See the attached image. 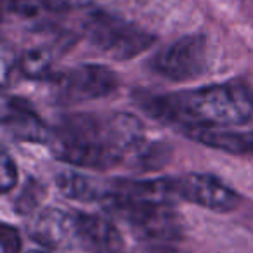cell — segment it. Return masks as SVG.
Instances as JSON below:
<instances>
[{
    "label": "cell",
    "mask_w": 253,
    "mask_h": 253,
    "mask_svg": "<svg viewBox=\"0 0 253 253\" xmlns=\"http://www.w3.org/2000/svg\"><path fill=\"white\" fill-rule=\"evenodd\" d=\"M144 139L142 125L130 115L109 118L82 115L50 134L47 144L57 160L92 170H109L130 156Z\"/></svg>",
    "instance_id": "1"
},
{
    "label": "cell",
    "mask_w": 253,
    "mask_h": 253,
    "mask_svg": "<svg viewBox=\"0 0 253 253\" xmlns=\"http://www.w3.org/2000/svg\"><path fill=\"white\" fill-rule=\"evenodd\" d=\"M148 109L155 118L175 123L186 132L236 128L253 120V94L239 84H220L153 97Z\"/></svg>",
    "instance_id": "2"
},
{
    "label": "cell",
    "mask_w": 253,
    "mask_h": 253,
    "mask_svg": "<svg viewBox=\"0 0 253 253\" xmlns=\"http://www.w3.org/2000/svg\"><path fill=\"white\" fill-rule=\"evenodd\" d=\"M102 201L111 213L130 225L132 232L139 238L148 241H172L180 238L182 222L173 210V203L128 196L111 187Z\"/></svg>",
    "instance_id": "3"
},
{
    "label": "cell",
    "mask_w": 253,
    "mask_h": 253,
    "mask_svg": "<svg viewBox=\"0 0 253 253\" xmlns=\"http://www.w3.org/2000/svg\"><path fill=\"white\" fill-rule=\"evenodd\" d=\"M85 33L97 49L115 59H132L151 47L155 37L116 16L95 12L85 23Z\"/></svg>",
    "instance_id": "4"
},
{
    "label": "cell",
    "mask_w": 253,
    "mask_h": 253,
    "mask_svg": "<svg viewBox=\"0 0 253 253\" xmlns=\"http://www.w3.org/2000/svg\"><path fill=\"white\" fill-rule=\"evenodd\" d=\"M208 42L203 35H187L167 47L155 59V70L175 82H186L205 73Z\"/></svg>",
    "instance_id": "5"
},
{
    "label": "cell",
    "mask_w": 253,
    "mask_h": 253,
    "mask_svg": "<svg viewBox=\"0 0 253 253\" xmlns=\"http://www.w3.org/2000/svg\"><path fill=\"white\" fill-rule=\"evenodd\" d=\"M116 85L118 78L115 71L101 64H84L54 78L57 97L68 102L101 99L115 92Z\"/></svg>",
    "instance_id": "6"
},
{
    "label": "cell",
    "mask_w": 253,
    "mask_h": 253,
    "mask_svg": "<svg viewBox=\"0 0 253 253\" xmlns=\"http://www.w3.org/2000/svg\"><path fill=\"white\" fill-rule=\"evenodd\" d=\"M175 196L208 210L227 213L238 208L239 194L208 173H187L173 179Z\"/></svg>",
    "instance_id": "7"
},
{
    "label": "cell",
    "mask_w": 253,
    "mask_h": 253,
    "mask_svg": "<svg viewBox=\"0 0 253 253\" xmlns=\"http://www.w3.org/2000/svg\"><path fill=\"white\" fill-rule=\"evenodd\" d=\"M30 236L47 248H63L78 239L75 213L57 208L42 210L30 225Z\"/></svg>",
    "instance_id": "8"
},
{
    "label": "cell",
    "mask_w": 253,
    "mask_h": 253,
    "mask_svg": "<svg viewBox=\"0 0 253 253\" xmlns=\"http://www.w3.org/2000/svg\"><path fill=\"white\" fill-rule=\"evenodd\" d=\"M2 123L11 130L14 137L30 142H49L52 132L43 125L32 106L18 97L4 99V111H2Z\"/></svg>",
    "instance_id": "9"
},
{
    "label": "cell",
    "mask_w": 253,
    "mask_h": 253,
    "mask_svg": "<svg viewBox=\"0 0 253 253\" xmlns=\"http://www.w3.org/2000/svg\"><path fill=\"white\" fill-rule=\"evenodd\" d=\"M77 236L94 253H122L123 239L109 218L90 213H75Z\"/></svg>",
    "instance_id": "10"
},
{
    "label": "cell",
    "mask_w": 253,
    "mask_h": 253,
    "mask_svg": "<svg viewBox=\"0 0 253 253\" xmlns=\"http://www.w3.org/2000/svg\"><path fill=\"white\" fill-rule=\"evenodd\" d=\"M189 135L198 142L231 155H253V132L234 128H201Z\"/></svg>",
    "instance_id": "11"
},
{
    "label": "cell",
    "mask_w": 253,
    "mask_h": 253,
    "mask_svg": "<svg viewBox=\"0 0 253 253\" xmlns=\"http://www.w3.org/2000/svg\"><path fill=\"white\" fill-rule=\"evenodd\" d=\"M56 184L64 196L77 201H102L109 193V189H102L95 179L77 172H61L56 177Z\"/></svg>",
    "instance_id": "12"
},
{
    "label": "cell",
    "mask_w": 253,
    "mask_h": 253,
    "mask_svg": "<svg viewBox=\"0 0 253 253\" xmlns=\"http://www.w3.org/2000/svg\"><path fill=\"white\" fill-rule=\"evenodd\" d=\"M132 162L137 169L155 170L162 169L170 160V148L165 142H146V139L132 151Z\"/></svg>",
    "instance_id": "13"
},
{
    "label": "cell",
    "mask_w": 253,
    "mask_h": 253,
    "mask_svg": "<svg viewBox=\"0 0 253 253\" xmlns=\"http://www.w3.org/2000/svg\"><path fill=\"white\" fill-rule=\"evenodd\" d=\"M52 66V54L45 47H33L26 50L19 59V68L23 75L33 80H42L47 78Z\"/></svg>",
    "instance_id": "14"
},
{
    "label": "cell",
    "mask_w": 253,
    "mask_h": 253,
    "mask_svg": "<svg viewBox=\"0 0 253 253\" xmlns=\"http://www.w3.org/2000/svg\"><path fill=\"white\" fill-rule=\"evenodd\" d=\"M18 184V167L7 151L2 153L0 158V191L7 194Z\"/></svg>",
    "instance_id": "15"
},
{
    "label": "cell",
    "mask_w": 253,
    "mask_h": 253,
    "mask_svg": "<svg viewBox=\"0 0 253 253\" xmlns=\"http://www.w3.org/2000/svg\"><path fill=\"white\" fill-rule=\"evenodd\" d=\"M0 245L2 253H19L21 252V236L18 229L9 224H4L0 227Z\"/></svg>",
    "instance_id": "16"
},
{
    "label": "cell",
    "mask_w": 253,
    "mask_h": 253,
    "mask_svg": "<svg viewBox=\"0 0 253 253\" xmlns=\"http://www.w3.org/2000/svg\"><path fill=\"white\" fill-rule=\"evenodd\" d=\"M90 0H39L42 9L50 11H68V9H77L87 5Z\"/></svg>",
    "instance_id": "17"
},
{
    "label": "cell",
    "mask_w": 253,
    "mask_h": 253,
    "mask_svg": "<svg viewBox=\"0 0 253 253\" xmlns=\"http://www.w3.org/2000/svg\"><path fill=\"white\" fill-rule=\"evenodd\" d=\"M28 253H47V252H43V250H30Z\"/></svg>",
    "instance_id": "18"
},
{
    "label": "cell",
    "mask_w": 253,
    "mask_h": 253,
    "mask_svg": "<svg viewBox=\"0 0 253 253\" xmlns=\"http://www.w3.org/2000/svg\"><path fill=\"white\" fill-rule=\"evenodd\" d=\"M90 253H94V252H90Z\"/></svg>",
    "instance_id": "19"
}]
</instances>
